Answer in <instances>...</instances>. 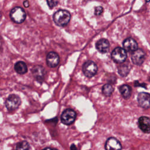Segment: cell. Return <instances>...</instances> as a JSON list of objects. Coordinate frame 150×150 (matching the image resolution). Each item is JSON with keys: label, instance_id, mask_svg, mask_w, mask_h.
Here are the masks:
<instances>
[{"label": "cell", "instance_id": "obj_13", "mask_svg": "<svg viewBox=\"0 0 150 150\" xmlns=\"http://www.w3.org/2000/svg\"><path fill=\"white\" fill-rule=\"evenodd\" d=\"M124 49L129 52H134L138 49L137 42L132 38H128L125 39L123 42Z\"/></svg>", "mask_w": 150, "mask_h": 150}, {"label": "cell", "instance_id": "obj_5", "mask_svg": "<svg viewBox=\"0 0 150 150\" xmlns=\"http://www.w3.org/2000/svg\"><path fill=\"white\" fill-rule=\"evenodd\" d=\"M127 57L126 50L121 47H115L111 53V58L117 63H122L125 62Z\"/></svg>", "mask_w": 150, "mask_h": 150}, {"label": "cell", "instance_id": "obj_4", "mask_svg": "<svg viewBox=\"0 0 150 150\" xmlns=\"http://www.w3.org/2000/svg\"><path fill=\"white\" fill-rule=\"evenodd\" d=\"M82 70L84 74L87 77L91 78L96 75L98 70V67L94 62L87 60L83 64Z\"/></svg>", "mask_w": 150, "mask_h": 150}, {"label": "cell", "instance_id": "obj_3", "mask_svg": "<svg viewBox=\"0 0 150 150\" xmlns=\"http://www.w3.org/2000/svg\"><path fill=\"white\" fill-rule=\"evenodd\" d=\"M21 100L19 97L16 94H11L6 98L5 104L8 111L12 112L18 108L21 105Z\"/></svg>", "mask_w": 150, "mask_h": 150}, {"label": "cell", "instance_id": "obj_21", "mask_svg": "<svg viewBox=\"0 0 150 150\" xmlns=\"http://www.w3.org/2000/svg\"><path fill=\"white\" fill-rule=\"evenodd\" d=\"M47 4L49 6V7L50 8H53L54 6H55L56 5H57L58 1H47Z\"/></svg>", "mask_w": 150, "mask_h": 150}, {"label": "cell", "instance_id": "obj_23", "mask_svg": "<svg viewBox=\"0 0 150 150\" xmlns=\"http://www.w3.org/2000/svg\"><path fill=\"white\" fill-rule=\"evenodd\" d=\"M70 149L71 150H77V147L74 144H71V145L70 146Z\"/></svg>", "mask_w": 150, "mask_h": 150}, {"label": "cell", "instance_id": "obj_14", "mask_svg": "<svg viewBox=\"0 0 150 150\" xmlns=\"http://www.w3.org/2000/svg\"><path fill=\"white\" fill-rule=\"evenodd\" d=\"M96 47L100 53H105L109 50L110 43L106 39H101L96 42Z\"/></svg>", "mask_w": 150, "mask_h": 150}, {"label": "cell", "instance_id": "obj_12", "mask_svg": "<svg viewBox=\"0 0 150 150\" xmlns=\"http://www.w3.org/2000/svg\"><path fill=\"white\" fill-rule=\"evenodd\" d=\"M139 128L145 133L150 132V118L149 117L142 116L141 117L138 121Z\"/></svg>", "mask_w": 150, "mask_h": 150}, {"label": "cell", "instance_id": "obj_7", "mask_svg": "<svg viewBox=\"0 0 150 150\" xmlns=\"http://www.w3.org/2000/svg\"><path fill=\"white\" fill-rule=\"evenodd\" d=\"M145 53L141 49H138L131 54V60L134 64L140 66L145 59Z\"/></svg>", "mask_w": 150, "mask_h": 150}, {"label": "cell", "instance_id": "obj_6", "mask_svg": "<svg viewBox=\"0 0 150 150\" xmlns=\"http://www.w3.org/2000/svg\"><path fill=\"white\" fill-rule=\"evenodd\" d=\"M76 118V112L72 109L67 108L61 115V122L65 125H70L74 122Z\"/></svg>", "mask_w": 150, "mask_h": 150}, {"label": "cell", "instance_id": "obj_16", "mask_svg": "<svg viewBox=\"0 0 150 150\" xmlns=\"http://www.w3.org/2000/svg\"><path fill=\"white\" fill-rule=\"evenodd\" d=\"M119 90L121 96L125 99H128L131 96V87L127 84H124L121 86L119 88Z\"/></svg>", "mask_w": 150, "mask_h": 150}, {"label": "cell", "instance_id": "obj_20", "mask_svg": "<svg viewBox=\"0 0 150 150\" xmlns=\"http://www.w3.org/2000/svg\"><path fill=\"white\" fill-rule=\"evenodd\" d=\"M103 12V8L101 6H98L95 8L94 13L96 15H100Z\"/></svg>", "mask_w": 150, "mask_h": 150}, {"label": "cell", "instance_id": "obj_17", "mask_svg": "<svg viewBox=\"0 0 150 150\" xmlns=\"http://www.w3.org/2000/svg\"><path fill=\"white\" fill-rule=\"evenodd\" d=\"M113 87L110 84H105L102 87V93L103 94L107 97L110 96L113 92Z\"/></svg>", "mask_w": 150, "mask_h": 150}, {"label": "cell", "instance_id": "obj_22", "mask_svg": "<svg viewBox=\"0 0 150 150\" xmlns=\"http://www.w3.org/2000/svg\"><path fill=\"white\" fill-rule=\"evenodd\" d=\"M23 4L24 6L26 7V8H28V7L29 6V2H28V1H24V2H23Z\"/></svg>", "mask_w": 150, "mask_h": 150}, {"label": "cell", "instance_id": "obj_18", "mask_svg": "<svg viewBox=\"0 0 150 150\" xmlns=\"http://www.w3.org/2000/svg\"><path fill=\"white\" fill-rule=\"evenodd\" d=\"M15 150H29V145L26 141H21L16 144Z\"/></svg>", "mask_w": 150, "mask_h": 150}, {"label": "cell", "instance_id": "obj_19", "mask_svg": "<svg viewBox=\"0 0 150 150\" xmlns=\"http://www.w3.org/2000/svg\"><path fill=\"white\" fill-rule=\"evenodd\" d=\"M129 72V68L128 66L126 64H122L121 65L118 67V73L121 76H126L128 73Z\"/></svg>", "mask_w": 150, "mask_h": 150}, {"label": "cell", "instance_id": "obj_1", "mask_svg": "<svg viewBox=\"0 0 150 150\" xmlns=\"http://www.w3.org/2000/svg\"><path fill=\"white\" fill-rule=\"evenodd\" d=\"M71 15L70 12L65 9H59L54 12L53 16V21L59 26H65L70 22Z\"/></svg>", "mask_w": 150, "mask_h": 150}, {"label": "cell", "instance_id": "obj_8", "mask_svg": "<svg viewBox=\"0 0 150 150\" xmlns=\"http://www.w3.org/2000/svg\"><path fill=\"white\" fill-rule=\"evenodd\" d=\"M32 73L35 77V79L39 83L43 82L45 75H46V70L45 68L41 66H35L32 69Z\"/></svg>", "mask_w": 150, "mask_h": 150}, {"label": "cell", "instance_id": "obj_10", "mask_svg": "<svg viewBox=\"0 0 150 150\" xmlns=\"http://www.w3.org/2000/svg\"><path fill=\"white\" fill-rule=\"evenodd\" d=\"M105 148L106 150H121L122 146L118 139L114 137H110L106 141Z\"/></svg>", "mask_w": 150, "mask_h": 150}, {"label": "cell", "instance_id": "obj_2", "mask_svg": "<svg viewBox=\"0 0 150 150\" xmlns=\"http://www.w3.org/2000/svg\"><path fill=\"white\" fill-rule=\"evenodd\" d=\"M9 16L11 20L15 23H21L26 18V13L22 8L16 6L11 9Z\"/></svg>", "mask_w": 150, "mask_h": 150}, {"label": "cell", "instance_id": "obj_24", "mask_svg": "<svg viewBox=\"0 0 150 150\" xmlns=\"http://www.w3.org/2000/svg\"><path fill=\"white\" fill-rule=\"evenodd\" d=\"M42 150H57V149L55 148H50V147H47V148H45Z\"/></svg>", "mask_w": 150, "mask_h": 150}, {"label": "cell", "instance_id": "obj_15", "mask_svg": "<svg viewBox=\"0 0 150 150\" xmlns=\"http://www.w3.org/2000/svg\"><path fill=\"white\" fill-rule=\"evenodd\" d=\"M14 69L19 74H24L28 71V67L25 62L19 61L14 65Z\"/></svg>", "mask_w": 150, "mask_h": 150}, {"label": "cell", "instance_id": "obj_9", "mask_svg": "<svg viewBox=\"0 0 150 150\" xmlns=\"http://www.w3.org/2000/svg\"><path fill=\"white\" fill-rule=\"evenodd\" d=\"M137 101L140 107L144 108H150V94L142 92L138 95Z\"/></svg>", "mask_w": 150, "mask_h": 150}, {"label": "cell", "instance_id": "obj_11", "mask_svg": "<svg viewBox=\"0 0 150 150\" xmlns=\"http://www.w3.org/2000/svg\"><path fill=\"white\" fill-rule=\"evenodd\" d=\"M59 56L54 52H50L46 56V64L49 67H55L59 63Z\"/></svg>", "mask_w": 150, "mask_h": 150}]
</instances>
